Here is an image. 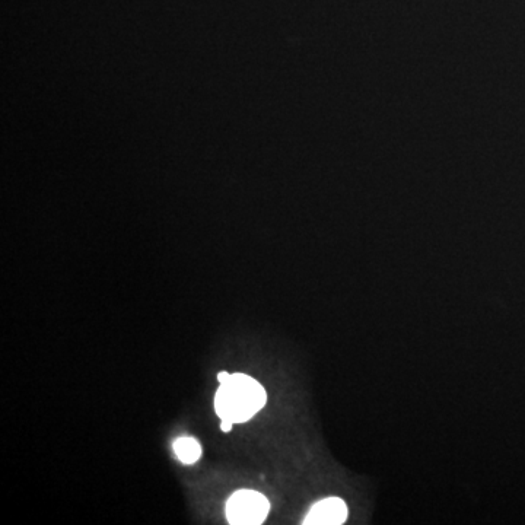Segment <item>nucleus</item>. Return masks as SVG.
Here are the masks:
<instances>
[{"mask_svg": "<svg viewBox=\"0 0 525 525\" xmlns=\"http://www.w3.org/2000/svg\"><path fill=\"white\" fill-rule=\"evenodd\" d=\"M229 377H231V374H228V372H219L218 374V381L219 383H225V381L229 380Z\"/></svg>", "mask_w": 525, "mask_h": 525, "instance_id": "423d86ee", "label": "nucleus"}, {"mask_svg": "<svg viewBox=\"0 0 525 525\" xmlns=\"http://www.w3.org/2000/svg\"><path fill=\"white\" fill-rule=\"evenodd\" d=\"M263 385L245 374H231L215 396L216 415L232 423L248 422L266 406Z\"/></svg>", "mask_w": 525, "mask_h": 525, "instance_id": "f257e3e1", "label": "nucleus"}, {"mask_svg": "<svg viewBox=\"0 0 525 525\" xmlns=\"http://www.w3.org/2000/svg\"><path fill=\"white\" fill-rule=\"evenodd\" d=\"M270 511L266 496L256 490H238L227 504L228 523L232 525L263 524Z\"/></svg>", "mask_w": 525, "mask_h": 525, "instance_id": "f03ea898", "label": "nucleus"}, {"mask_svg": "<svg viewBox=\"0 0 525 525\" xmlns=\"http://www.w3.org/2000/svg\"><path fill=\"white\" fill-rule=\"evenodd\" d=\"M174 451L178 460L184 464H193L202 455V447L194 438L181 437L174 442Z\"/></svg>", "mask_w": 525, "mask_h": 525, "instance_id": "20e7f679", "label": "nucleus"}, {"mask_svg": "<svg viewBox=\"0 0 525 525\" xmlns=\"http://www.w3.org/2000/svg\"><path fill=\"white\" fill-rule=\"evenodd\" d=\"M348 520V507L340 498H327L317 502L305 517V525H340Z\"/></svg>", "mask_w": 525, "mask_h": 525, "instance_id": "7ed1b4c3", "label": "nucleus"}, {"mask_svg": "<svg viewBox=\"0 0 525 525\" xmlns=\"http://www.w3.org/2000/svg\"><path fill=\"white\" fill-rule=\"evenodd\" d=\"M234 425L235 423H232L231 420H222L221 422L222 432H225V434H228V432L232 431V426Z\"/></svg>", "mask_w": 525, "mask_h": 525, "instance_id": "39448f33", "label": "nucleus"}]
</instances>
